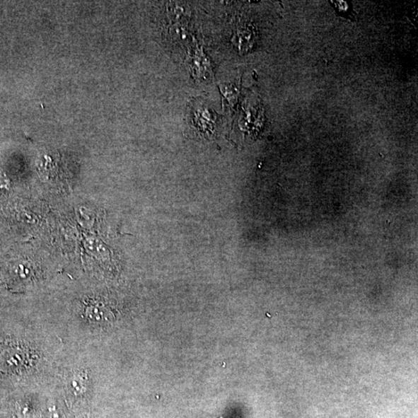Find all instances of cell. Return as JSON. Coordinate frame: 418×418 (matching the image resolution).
<instances>
[{
    "instance_id": "obj_1",
    "label": "cell",
    "mask_w": 418,
    "mask_h": 418,
    "mask_svg": "<svg viewBox=\"0 0 418 418\" xmlns=\"http://www.w3.org/2000/svg\"><path fill=\"white\" fill-rule=\"evenodd\" d=\"M27 356L18 347L7 348L0 352V371L16 373L26 365Z\"/></svg>"
},
{
    "instance_id": "obj_2",
    "label": "cell",
    "mask_w": 418,
    "mask_h": 418,
    "mask_svg": "<svg viewBox=\"0 0 418 418\" xmlns=\"http://www.w3.org/2000/svg\"><path fill=\"white\" fill-rule=\"evenodd\" d=\"M68 388L71 395L76 397L83 396L89 386V378L83 371H73L68 379Z\"/></svg>"
},
{
    "instance_id": "obj_3",
    "label": "cell",
    "mask_w": 418,
    "mask_h": 418,
    "mask_svg": "<svg viewBox=\"0 0 418 418\" xmlns=\"http://www.w3.org/2000/svg\"><path fill=\"white\" fill-rule=\"evenodd\" d=\"M10 277L16 283H23L30 280L32 277V269L26 264L19 263L10 269Z\"/></svg>"
},
{
    "instance_id": "obj_4",
    "label": "cell",
    "mask_w": 418,
    "mask_h": 418,
    "mask_svg": "<svg viewBox=\"0 0 418 418\" xmlns=\"http://www.w3.org/2000/svg\"><path fill=\"white\" fill-rule=\"evenodd\" d=\"M87 318L94 323H102L108 320L110 313L108 310L100 305L93 304L89 306L86 310Z\"/></svg>"
},
{
    "instance_id": "obj_5",
    "label": "cell",
    "mask_w": 418,
    "mask_h": 418,
    "mask_svg": "<svg viewBox=\"0 0 418 418\" xmlns=\"http://www.w3.org/2000/svg\"><path fill=\"white\" fill-rule=\"evenodd\" d=\"M223 418V417H222Z\"/></svg>"
}]
</instances>
